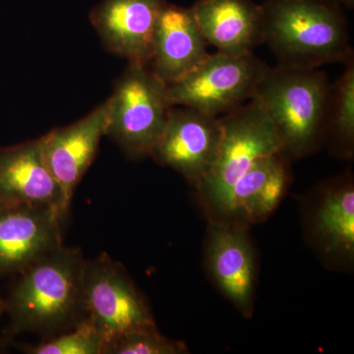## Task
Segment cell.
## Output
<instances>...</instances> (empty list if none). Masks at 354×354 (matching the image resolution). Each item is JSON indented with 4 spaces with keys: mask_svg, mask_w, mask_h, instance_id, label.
Listing matches in <instances>:
<instances>
[{
    "mask_svg": "<svg viewBox=\"0 0 354 354\" xmlns=\"http://www.w3.org/2000/svg\"><path fill=\"white\" fill-rule=\"evenodd\" d=\"M221 138L220 118L186 106H171L150 157L196 188L215 162Z\"/></svg>",
    "mask_w": 354,
    "mask_h": 354,
    "instance_id": "obj_8",
    "label": "cell"
},
{
    "mask_svg": "<svg viewBox=\"0 0 354 354\" xmlns=\"http://www.w3.org/2000/svg\"><path fill=\"white\" fill-rule=\"evenodd\" d=\"M167 0H102L90 20L104 46L128 62L148 64L153 32Z\"/></svg>",
    "mask_w": 354,
    "mask_h": 354,
    "instance_id": "obj_12",
    "label": "cell"
},
{
    "mask_svg": "<svg viewBox=\"0 0 354 354\" xmlns=\"http://www.w3.org/2000/svg\"><path fill=\"white\" fill-rule=\"evenodd\" d=\"M220 120L221 138L215 162L196 187L213 220H227L234 184L258 160L283 153L274 123L255 100Z\"/></svg>",
    "mask_w": 354,
    "mask_h": 354,
    "instance_id": "obj_4",
    "label": "cell"
},
{
    "mask_svg": "<svg viewBox=\"0 0 354 354\" xmlns=\"http://www.w3.org/2000/svg\"><path fill=\"white\" fill-rule=\"evenodd\" d=\"M84 302L86 315L104 337V344L134 330L158 329L127 272L108 254L86 261Z\"/></svg>",
    "mask_w": 354,
    "mask_h": 354,
    "instance_id": "obj_7",
    "label": "cell"
},
{
    "mask_svg": "<svg viewBox=\"0 0 354 354\" xmlns=\"http://www.w3.org/2000/svg\"><path fill=\"white\" fill-rule=\"evenodd\" d=\"M187 351L183 342L172 341L153 329L134 330L106 342L102 354H183Z\"/></svg>",
    "mask_w": 354,
    "mask_h": 354,
    "instance_id": "obj_20",
    "label": "cell"
},
{
    "mask_svg": "<svg viewBox=\"0 0 354 354\" xmlns=\"http://www.w3.org/2000/svg\"><path fill=\"white\" fill-rule=\"evenodd\" d=\"M4 310H6V304L0 298V315H1L2 311H4Z\"/></svg>",
    "mask_w": 354,
    "mask_h": 354,
    "instance_id": "obj_22",
    "label": "cell"
},
{
    "mask_svg": "<svg viewBox=\"0 0 354 354\" xmlns=\"http://www.w3.org/2000/svg\"><path fill=\"white\" fill-rule=\"evenodd\" d=\"M0 205L50 207L66 216L70 207L44 162L41 139L0 149Z\"/></svg>",
    "mask_w": 354,
    "mask_h": 354,
    "instance_id": "obj_13",
    "label": "cell"
},
{
    "mask_svg": "<svg viewBox=\"0 0 354 354\" xmlns=\"http://www.w3.org/2000/svg\"><path fill=\"white\" fill-rule=\"evenodd\" d=\"M330 140L335 152L353 157L354 151V58L344 64L341 76L330 84L323 139Z\"/></svg>",
    "mask_w": 354,
    "mask_h": 354,
    "instance_id": "obj_18",
    "label": "cell"
},
{
    "mask_svg": "<svg viewBox=\"0 0 354 354\" xmlns=\"http://www.w3.org/2000/svg\"><path fill=\"white\" fill-rule=\"evenodd\" d=\"M64 221L50 207L0 206V276L23 272L62 245Z\"/></svg>",
    "mask_w": 354,
    "mask_h": 354,
    "instance_id": "obj_10",
    "label": "cell"
},
{
    "mask_svg": "<svg viewBox=\"0 0 354 354\" xmlns=\"http://www.w3.org/2000/svg\"><path fill=\"white\" fill-rule=\"evenodd\" d=\"M0 206H2V205H0Z\"/></svg>",
    "mask_w": 354,
    "mask_h": 354,
    "instance_id": "obj_23",
    "label": "cell"
},
{
    "mask_svg": "<svg viewBox=\"0 0 354 354\" xmlns=\"http://www.w3.org/2000/svg\"><path fill=\"white\" fill-rule=\"evenodd\" d=\"M207 44L232 55L263 44L262 10L252 0H197L191 7Z\"/></svg>",
    "mask_w": 354,
    "mask_h": 354,
    "instance_id": "obj_15",
    "label": "cell"
},
{
    "mask_svg": "<svg viewBox=\"0 0 354 354\" xmlns=\"http://www.w3.org/2000/svg\"><path fill=\"white\" fill-rule=\"evenodd\" d=\"M86 261L80 249L62 244L21 272L6 304L13 330L50 337L87 318Z\"/></svg>",
    "mask_w": 354,
    "mask_h": 354,
    "instance_id": "obj_1",
    "label": "cell"
},
{
    "mask_svg": "<svg viewBox=\"0 0 354 354\" xmlns=\"http://www.w3.org/2000/svg\"><path fill=\"white\" fill-rule=\"evenodd\" d=\"M332 1L339 6L348 7V8H353L354 6V0H332Z\"/></svg>",
    "mask_w": 354,
    "mask_h": 354,
    "instance_id": "obj_21",
    "label": "cell"
},
{
    "mask_svg": "<svg viewBox=\"0 0 354 354\" xmlns=\"http://www.w3.org/2000/svg\"><path fill=\"white\" fill-rule=\"evenodd\" d=\"M261 10L263 43L279 65L318 68L353 59L342 6L332 0H267Z\"/></svg>",
    "mask_w": 354,
    "mask_h": 354,
    "instance_id": "obj_2",
    "label": "cell"
},
{
    "mask_svg": "<svg viewBox=\"0 0 354 354\" xmlns=\"http://www.w3.org/2000/svg\"><path fill=\"white\" fill-rule=\"evenodd\" d=\"M108 100L106 136L127 157H150L171 108L167 85L148 64L129 62Z\"/></svg>",
    "mask_w": 354,
    "mask_h": 354,
    "instance_id": "obj_5",
    "label": "cell"
},
{
    "mask_svg": "<svg viewBox=\"0 0 354 354\" xmlns=\"http://www.w3.org/2000/svg\"><path fill=\"white\" fill-rule=\"evenodd\" d=\"M313 234L326 252L354 255V187L351 174L328 184L313 218Z\"/></svg>",
    "mask_w": 354,
    "mask_h": 354,
    "instance_id": "obj_17",
    "label": "cell"
},
{
    "mask_svg": "<svg viewBox=\"0 0 354 354\" xmlns=\"http://www.w3.org/2000/svg\"><path fill=\"white\" fill-rule=\"evenodd\" d=\"M290 183L285 153L258 160L234 184L227 220L257 223L274 213Z\"/></svg>",
    "mask_w": 354,
    "mask_h": 354,
    "instance_id": "obj_16",
    "label": "cell"
},
{
    "mask_svg": "<svg viewBox=\"0 0 354 354\" xmlns=\"http://www.w3.org/2000/svg\"><path fill=\"white\" fill-rule=\"evenodd\" d=\"M191 8L167 2L158 16L149 66L165 84L176 82L208 57Z\"/></svg>",
    "mask_w": 354,
    "mask_h": 354,
    "instance_id": "obj_14",
    "label": "cell"
},
{
    "mask_svg": "<svg viewBox=\"0 0 354 354\" xmlns=\"http://www.w3.org/2000/svg\"><path fill=\"white\" fill-rule=\"evenodd\" d=\"M330 86L318 68L279 64L266 71L252 100L271 118L285 155L304 157L322 141Z\"/></svg>",
    "mask_w": 354,
    "mask_h": 354,
    "instance_id": "obj_3",
    "label": "cell"
},
{
    "mask_svg": "<svg viewBox=\"0 0 354 354\" xmlns=\"http://www.w3.org/2000/svg\"><path fill=\"white\" fill-rule=\"evenodd\" d=\"M268 68L253 53H209L189 73L167 84V101L171 106H186L221 118L252 100Z\"/></svg>",
    "mask_w": 354,
    "mask_h": 354,
    "instance_id": "obj_6",
    "label": "cell"
},
{
    "mask_svg": "<svg viewBox=\"0 0 354 354\" xmlns=\"http://www.w3.org/2000/svg\"><path fill=\"white\" fill-rule=\"evenodd\" d=\"M104 339L88 318L62 334L48 337L38 346L23 348L30 354H102Z\"/></svg>",
    "mask_w": 354,
    "mask_h": 354,
    "instance_id": "obj_19",
    "label": "cell"
},
{
    "mask_svg": "<svg viewBox=\"0 0 354 354\" xmlns=\"http://www.w3.org/2000/svg\"><path fill=\"white\" fill-rule=\"evenodd\" d=\"M246 223L213 220L206 241L209 274L225 297L245 317L253 312L256 262Z\"/></svg>",
    "mask_w": 354,
    "mask_h": 354,
    "instance_id": "obj_9",
    "label": "cell"
},
{
    "mask_svg": "<svg viewBox=\"0 0 354 354\" xmlns=\"http://www.w3.org/2000/svg\"><path fill=\"white\" fill-rule=\"evenodd\" d=\"M109 109L106 100L73 124L39 137L44 162L62 188L69 207L77 185L94 160L102 136H106Z\"/></svg>",
    "mask_w": 354,
    "mask_h": 354,
    "instance_id": "obj_11",
    "label": "cell"
}]
</instances>
